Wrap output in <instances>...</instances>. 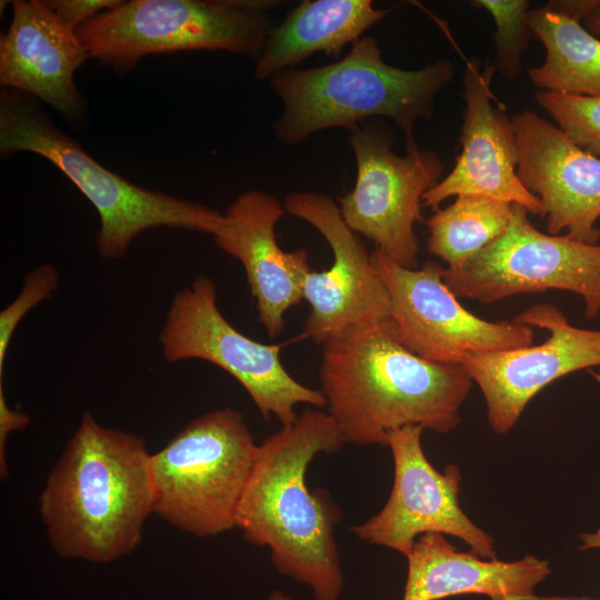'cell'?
<instances>
[{"label": "cell", "mask_w": 600, "mask_h": 600, "mask_svg": "<svg viewBox=\"0 0 600 600\" xmlns=\"http://www.w3.org/2000/svg\"><path fill=\"white\" fill-rule=\"evenodd\" d=\"M594 376V378L600 382V372L599 373H592Z\"/></svg>", "instance_id": "1f68e13d"}, {"label": "cell", "mask_w": 600, "mask_h": 600, "mask_svg": "<svg viewBox=\"0 0 600 600\" xmlns=\"http://www.w3.org/2000/svg\"><path fill=\"white\" fill-rule=\"evenodd\" d=\"M529 211L512 204L506 231L460 268H443L447 287L457 298L491 303L547 290L579 294L586 314L600 312V244L539 231Z\"/></svg>", "instance_id": "30bf717a"}, {"label": "cell", "mask_w": 600, "mask_h": 600, "mask_svg": "<svg viewBox=\"0 0 600 600\" xmlns=\"http://www.w3.org/2000/svg\"><path fill=\"white\" fill-rule=\"evenodd\" d=\"M59 272L51 264H41L29 271L19 294L0 312V381L11 338L23 317L39 303L50 299L58 290Z\"/></svg>", "instance_id": "d4e9b609"}, {"label": "cell", "mask_w": 600, "mask_h": 600, "mask_svg": "<svg viewBox=\"0 0 600 600\" xmlns=\"http://www.w3.org/2000/svg\"><path fill=\"white\" fill-rule=\"evenodd\" d=\"M321 346L320 391L344 444L386 446L390 431L409 426L439 433L459 426L471 378L461 364L408 350L390 319L351 326Z\"/></svg>", "instance_id": "7a4b0ae2"}, {"label": "cell", "mask_w": 600, "mask_h": 600, "mask_svg": "<svg viewBox=\"0 0 600 600\" xmlns=\"http://www.w3.org/2000/svg\"><path fill=\"white\" fill-rule=\"evenodd\" d=\"M514 321L549 332L544 342L477 353L461 366L480 388L492 430L508 433L529 401L549 383L582 369L600 366V330L573 327L550 303L523 310Z\"/></svg>", "instance_id": "4fadbf2b"}, {"label": "cell", "mask_w": 600, "mask_h": 600, "mask_svg": "<svg viewBox=\"0 0 600 600\" xmlns=\"http://www.w3.org/2000/svg\"><path fill=\"white\" fill-rule=\"evenodd\" d=\"M267 0H131L76 32L90 59L119 73L149 54L222 50L259 59L273 28Z\"/></svg>", "instance_id": "52a82bcc"}, {"label": "cell", "mask_w": 600, "mask_h": 600, "mask_svg": "<svg viewBox=\"0 0 600 600\" xmlns=\"http://www.w3.org/2000/svg\"><path fill=\"white\" fill-rule=\"evenodd\" d=\"M408 561L402 600H441L479 594L490 600H534L550 574L548 560L527 554L516 561L459 551L443 534L420 536Z\"/></svg>", "instance_id": "d6986e66"}, {"label": "cell", "mask_w": 600, "mask_h": 600, "mask_svg": "<svg viewBox=\"0 0 600 600\" xmlns=\"http://www.w3.org/2000/svg\"><path fill=\"white\" fill-rule=\"evenodd\" d=\"M370 258L389 294L394 334L414 354L432 362L461 364L477 353L532 343L533 328L514 320L488 321L462 307L437 262L409 269L378 249Z\"/></svg>", "instance_id": "8fae6325"}, {"label": "cell", "mask_w": 600, "mask_h": 600, "mask_svg": "<svg viewBox=\"0 0 600 600\" xmlns=\"http://www.w3.org/2000/svg\"><path fill=\"white\" fill-rule=\"evenodd\" d=\"M357 162L353 189L338 199L348 227L376 244L397 264L417 269V222L423 221L422 198L443 171L439 156L406 143V154L392 151L391 130L364 121L349 137Z\"/></svg>", "instance_id": "9c48e42d"}, {"label": "cell", "mask_w": 600, "mask_h": 600, "mask_svg": "<svg viewBox=\"0 0 600 600\" xmlns=\"http://www.w3.org/2000/svg\"><path fill=\"white\" fill-rule=\"evenodd\" d=\"M257 451L240 412L222 408L196 418L150 456L153 514L198 538L236 528Z\"/></svg>", "instance_id": "8992f818"}, {"label": "cell", "mask_w": 600, "mask_h": 600, "mask_svg": "<svg viewBox=\"0 0 600 600\" xmlns=\"http://www.w3.org/2000/svg\"><path fill=\"white\" fill-rule=\"evenodd\" d=\"M0 40V83L50 104L70 121L83 113L74 74L90 57L76 29L39 0H14Z\"/></svg>", "instance_id": "ac0fdd59"}, {"label": "cell", "mask_w": 600, "mask_h": 600, "mask_svg": "<svg viewBox=\"0 0 600 600\" xmlns=\"http://www.w3.org/2000/svg\"><path fill=\"white\" fill-rule=\"evenodd\" d=\"M422 430L409 426L387 434L394 468L391 493L378 513L350 527L351 533L407 558L420 536L437 532L462 540L482 558H496L493 538L460 506L459 468L449 464L440 472L430 463L421 444Z\"/></svg>", "instance_id": "7c38bea8"}, {"label": "cell", "mask_w": 600, "mask_h": 600, "mask_svg": "<svg viewBox=\"0 0 600 600\" xmlns=\"http://www.w3.org/2000/svg\"><path fill=\"white\" fill-rule=\"evenodd\" d=\"M387 12L371 0H304L270 30L254 77L269 80L316 52L338 60L344 46L359 40Z\"/></svg>", "instance_id": "ffe728a7"}, {"label": "cell", "mask_w": 600, "mask_h": 600, "mask_svg": "<svg viewBox=\"0 0 600 600\" xmlns=\"http://www.w3.org/2000/svg\"><path fill=\"white\" fill-rule=\"evenodd\" d=\"M580 547L579 550H590L600 548V529L594 532H583L579 534Z\"/></svg>", "instance_id": "f1b7e54d"}, {"label": "cell", "mask_w": 600, "mask_h": 600, "mask_svg": "<svg viewBox=\"0 0 600 600\" xmlns=\"http://www.w3.org/2000/svg\"><path fill=\"white\" fill-rule=\"evenodd\" d=\"M512 203L477 196H459L426 221L428 250L448 269L460 268L508 228Z\"/></svg>", "instance_id": "7402d4cb"}, {"label": "cell", "mask_w": 600, "mask_h": 600, "mask_svg": "<svg viewBox=\"0 0 600 600\" xmlns=\"http://www.w3.org/2000/svg\"><path fill=\"white\" fill-rule=\"evenodd\" d=\"M30 422V418L24 412L10 408L7 402L2 381H0V477L8 479L9 469L7 462V439L10 432L24 429Z\"/></svg>", "instance_id": "4316f807"}, {"label": "cell", "mask_w": 600, "mask_h": 600, "mask_svg": "<svg viewBox=\"0 0 600 600\" xmlns=\"http://www.w3.org/2000/svg\"><path fill=\"white\" fill-rule=\"evenodd\" d=\"M163 358L170 362L199 359L224 370L248 392L264 419L292 424L296 406L326 408L320 390L297 381L283 367L280 344H264L238 331L217 304L211 278L197 276L171 300L159 333Z\"/></svg>", "instance_id": "ba28073f"}, {"label": "cell", "mask_w": 600, "mask_h": 600, "mask_svg": "<svg viewBox=\"0 0 600 600\" xmlns=\"http://www.w3.org/2000/svg\"><path fill=\"white\" fill-rule=\"evenodd\" d=\"M284 213L274 196L244 191L213 236L218 248L242 264L259 322L270 338L283 331L286 312L303 299V282L311 271L306 249L288 252L277 242L276 226Z\"/></svg>", "instance_id": "e0dca14e"}, {"label": "cell", "mask_w": 600, "mask_h": 600, "mask_svg": "<svg viewBox=\"0 0 600 600\" xmlns=\"http://www.w3.org/2000/svg\"><path fill=\"white\" fill-rule=\"evenodd\" d=\"M344 444L331 416L304 409L258 444L236 516V528L270 551L276 570L308 586L314 600H338L344 584L336 528L342 518L326 489L310 490L309 464Z\"/></svg>", "instance_id": "6da1fadb"}, {"label": "cell", "mask_w": 600, "mask_h": 600, "mask_svg": "<svg viewBox=\"0 0 600 600\" xmlns=\"http://www.w3.org/2000/svg\"><path fill=\"white\" fill-rule=\"evenodd\" d=\"M534 600H600L590 597H576V596H537Z\"/></svg>", "instance_id": "f546056e"}, {"label": "cell", "mask_w": 600, "mask_h": 600, "mask_svg": "<svg viewBox=\"0 0 600 600\" xmlns=\"http://www.w3.org/2000/svg\"><path fill=\"white\" fill-rule=\"evenodd\" d=\"M536 100L571 142L600 159V96L541 90Z\"/></svg>", "instance_id": "cb8c5ba5"}, {"label": "cell", "mask_w": 600, "mask_h": 600, "mask_svg": "<svg viewBox=\"0 0 600 600\" xmlns=\"http://www.w3.org/2000/svg\"><path fill=\"white\" fill-rule=\"evenodd\" d=\"M150 456L140 436L82 414L39 497L57 554L107 563L137 549L153 514Z\"/></svg>", "instance_id": "3957f363"}, {"label": "cell", "mask_w": 600, "mask_h": 600, "mask_svg": "<svg viewBox=\"0 0 600 600\" xmlns=\"http://www.w3.org/2000/svg\"><path fill=\"white\" fill-rule=\"evenodd\" d=\"M119 0H46L44 3L73 29L100 13L118 7Z\"/></svg>", "instance_id": "484cf974"}, {"label": "cell", "mask_w": 600, "mask_h": 600, "mask_svg": "<svg viewBox=\"0 0 600 600\" xmlns=\"http://www.w3.org/2000/svg\"><path fill=\"white\" fill-rule=\"evenodd\" d=\"M512 124L519 160L517 174L541 203L550 234L598 244L600 159L571 142L553 123L531 110L516 113Z\"/></svg>", "instance_id": "2e32d148"}, {"label": "cell", "mask_w": 600, "mask_h": 600, "mask_svg": "<svg viewBox=\"0 0 600 600\" xmlns=\"http://www.w3.org/2000/svg\"><path fill=\"white\" fill-rule=\"evenodd\" d=\"M471 4L487 10L493 18L496 48L493 64L504 78L512 79L521 71V56L533 36L528 0H473Z\"/></svg>", "instance_id": "603a6c76"}, {"label": "cell", "mask_w": 600, "mask_h": 600, "mask_svg": "<svg viewBox=\"0 0 600 600\" xmlns=\"http://www.w3.org/2000/svg\"><path fill=\"white\" fill-rule=\"evenodd\" d=\"M267 600H294L282 591H273Z\"/></svg>", "instance_id": "4dcf8cb0"}, {"label": "cell", "mask_w": 600, "mask_h": 600, "mask_svg": "<svg viewBox=\"0 0 600 600\" xmlns=\"http://www.w3.org/2000/svg\"><path fill=\"white\" fill-rule=\"evenodd\" d=\"M28 151L56 166L99 214V254L124 257L132 241L154 228L217 234L224 216L208 206L142 188L107 169L59 129L38 100L10 88L0 92V154Z\"/></svg>", "instance_id": "5b68a950"}, {"label": "cell", "mask_w": 600, "mask_h": 600, "mask_svg": "<svg viewBox=\"0 0 600 600\" xmlns=\"http://www.w3.org/2000/svg\"><path fill=\"white\" fill-rule=\"evenodd\" d=\"M582 24L590 33L600 38V0H593L591 8L582 19Z\"/></svg>", "instance_id": "83f0119b"}, {"label": "cell", "mask_w": 600, "mask_h": 600, "mask_svg": "<svg viewBox=\"0 0 600 600\" xmlns=\"http://www.w3.org/2000/svg\"><path fill=\"white\" fill-rule=\"evenodd\" d=\"M593 0L548 1L530 10L533 36L546 49L544 62L529 70L542 90L600 96V38L582 24Z\"/></svg>", "instance_id": "44dd1931"}, {"label": "cell", "mask_w": 600, "mask_h": 600, "mask_svg": "<svg viewBox=\"0 0 600 600\" xmlns=\"http://www.w3.org/2000/svg\"><path fill=\"white\" fill-rule=\"evenodd\" d=\"M493 61L466 62L462 99L466 103L453 169L422 198V206L438 210L450 197L477 196L516 203L541 214L540 200L518 178L519 149L507 107L491 89Z\"/></svg>", "instance_id": "9a60e30c"}, {"label": "cell", "mask_w": 600, "mask_h": 600, "mask_svg": "<svg viewBox=\"0 0 600 600\" xmlns=\"http://www.w3.org/2000/svg\"><path fill=\"white\" fill-rule=\"evenodd\" d=\"M283 207L314 227L333 254L329 269L311 270L304 279L303 299L311 309L303 334L322 344L351 326L389 320V294L372 266L371 253L344 222L334 201L320 192L299 191L288 194Z\"/></svg>", "instance_id": "5bb4252c"}, {"label": "cell", "mask_w": 600, "mask_h": 600, "mask_svg": "<svg viewBox=\"0 0 600 600\" xmlns=\"http://www.w3.org/2000/svg\"><path fill=\"white\" fill-rule=\"evenodd\" d=\"M453 77L454 68L448 59L418 70L388 64L377 40L363 37L332 63L287 69L269 79L283 102L273 124L274 134L284 144H298L324 129L353 132L370 118L386 117L409 143L416 141V123L432 117L438 92Z\"/></svg>", "instance_id": "277c9868"}]
</instances>
